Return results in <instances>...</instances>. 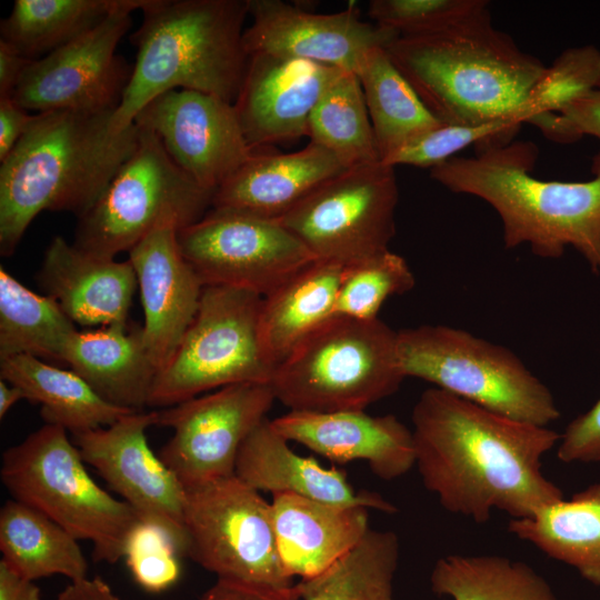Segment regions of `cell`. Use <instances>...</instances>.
Listing matches in <instances>:
<instances>
[{
    "instance_id": "6da1fadb",
    "label": "cell",
    "mask_w": 600,
    "mask_h": 600,
    "mask_svg": "<svg viewBox=\"0 0 600 600\" xmlns=\"http://www.w3.org/2000/svg\"><path fill=\"white\" fill-rule=\"evenodd\" d=\"M419 474L451 513L487 522L493 510L521 519L563 497L542 473V458L560 434L484 409L439 388L412 410Z\"/></svg>"
},
{
    "instance_id": "7a4b0ae2",
    "label": "cell",
    "mask_w": 600,
    "mask_h": 600,
    "mask_svg": "<svg viewBox=\"0 0 600 600\" xmlns=\"http://www.w3.org/2000/svg\"><path fill=\"white\" fill-rule=\"evenodd\" d=\"M114 111L36 113L0 167V253L11 256L42 211L78 218L134 152L139 128L112 126Z\"/></svg>"
},
{
    "instance_id": "3957f363",
    "label": "cell",
    "mask_w": 600,
    "mask_h": 600,
    "mask_svg": "<svg viewBox=\"0 0 600 600\" xmlns=\"http://www.w3.org/2000/svg\"><path fill=\"white\" fill-rule=\"evenodd\" d=\"M539 156L531 141L476 149L430 169L454 193L477 197L498 213L507 249L529 246L538 257L560 258L574 248L600 274V152L587 181L542 180L532 170Z\"/></svg>"
},
{
    "instance_id": "277c9868",
    "label": "cell",
    "mask_w": 600,
    "mask_h": 600,
    "mask_svg": "<svg viewBox=\"0 0 600 600\" xmlns=\"http://www.w3.org/2000/svg\"><path fill=\"white\" fill-rule=\"evenodd\" d=\"M391 61L443 123L472 126L516 117L547 66L496 29L489 10L448 28L398 36Z\"/></svg>"
},
{
    "instance_id": "5b68a950",
    "label": "cell",
    "mask_w": 600,
    "mask_h": 600,
    "mask_svg": "<svg viewBox=\"0 0 600 600\" xmlns=\"http://www.w3.org/2000/svg\"><path fill=\"white\" fill-rule=\"evenodd\" d=\"M131 34L136 63L112 126L123 130L153 98L194 90L234 103L249 57L243 47L248 0H148Z\"/></svg>"
},
{
    "instance_id": "8992f818",
    "label": "cell",
    "mask_w": 600,
    "mask_h": 600,
    "mask_svg": "<svg viewBox=\"0 0 600 600\" xmlns=\"http://www.w3.org/2000/svg\"><path fill=\"white\" fill-rule=\"evenodd\" d=\"M397 340L379 318L333 316L274 369L269 384L290 411L364 410L404 379Z\"/></svg>"
},
{
    "instance_id": "52a82bcc",
    "label": "cell",
    "mask_w": 600,
    "mask_h": 600,
    "mask_svg": "<svg viewBox=\"0 0 600 600\" xmlns=\"http://www.w3.org/2000/svg\"><path fill=\"white\" fill-rule=\"evenodd\" d=\"M67 432L46 423L7 449L1 481L12 499L42 512L77 540L89 541L96 561L114 563L123 558L140 519L92 479Z\"/></svg>"
},
{
    "instance_id": "ba28073f",
    "label": "cell",
    "mask_w": 600,
    "mask_h": 600,
    "mask_svg": "<svg viewBox=\"0 0 600 600\" xmlns=\"http://www.w3.org/2000/svg\"><path fill=\"white\" fill-rule=\"evenodd\" d=\"M397 348L404 378L518 421L548 427L560 418L550 389L503 346L462 329L424 324L398 331Z\"/></svg>"
},
{
    "instance_id": "9c48e42d",
    "label": "cell",
    "mask_w": 600,
    "mask_h": 600,
    "mask_svg": "<svg viewBox=\"0 0 600 600\" xmlns=\"http://www.w3.org/2000/svg\"><path fill=\"white\" fill-rule=\"evenodd\" d=\"M138 128L134 152L97 202L78 218L72 244L80 250L114 258L157 227L172 224L180 230L212 208L214 192L188 176L154 133Z\"/></svg>"
},
{
    "instance_id": "30bf717a",
    "label": "cell",
    "mask_w": 600,
    "mask_h": 600,
    "mask_svg": "<svg viewBox=\"0 0 600 600\" xmlns=\"http://www.w3.org/2000/svg\"><path fill=\"white\" fill-rule=\"evenodd\" d=\"M263 297L203 287L197 313L154 379L149 408H167L238 383H270L274 369L259 337Z\"/></svg>"
},
{
    "instance_id": "8fae6325",
    "label": "cell",
    "mask_w": 600,
    "mask_h": 600,
    "mask_svg": "<svg viewBox=\"0 0 600 600\" xmlns=\"http://www.w3.org/2000/svg\"><path fill=\"white\" fill-rule=\"evenodd\" d=\"M187 557L218 579L289 588L271 503L236 476L187 489Z\"/></svg>"
},
{
    "instance_id": "7c38bea8",
    "label": "cell",
    "mask_w": 600,
    "mask_h": 600,
    "mask_svg": "<svg viewBox=\"0 0 600 600\" xmlns=\"http://www.w3.org/2000/svg\"><path fill=\"white\" fill-rule=\"evenodd\" d=\"M399 189L382 161L328 179L279 220L319 261L347 266L389 250Z\"/></svg>"
},
{
    "instance_id": "4fadbf2b",
    "label": "cell",
    "mask_w": 600,
    "mask_h": 600,
    "mask_svg": "<svg viewBox=\"0 0 600 600\" xmlns=\"http://www.w3.org/2000/svg\"><path fill=\"white\" fill-rule=\"evenodd\" d=\"M182 256L203 287H231L266 297L317 261L279 219L211 208L178 231Z\"/></svg>"
},
{
    "instance_id": "5bb4252c",
    "label": "cell",
    "mask_w": 600,
    "mask_h": 600,
    "mask_svg": "<svg viewBox=\"0 0 600 600\" xmlns=\"http://www.w3.org/2000/svg\"><path fill=\"white\" fill-rule=\"evenodd\" d=\"M148 0H123L103 21L71 42L30 62L12 99L37 113L116 111L132 67L116 53L131 27V12Z\"/></svg>"
},
{
    "instance_id": "9a60e30c",
    "label": "cell",
    "mask_w": 600,
    "mask_h": 600,
    "mask_svg": "<svg viewBox=\"0 0 600 600\" xmlns=\"http://www.w3.org/2000/svg\"><path fill=\"white\" fill-rule=\"evenodd\" d=\"M274 401L268 383H238L157 410L156 426L173 430L158 456L186 490L232 477L241 444Z\"/></svg>"
},
{
    "instance_id": "2e32d148",
    "label": "cell",
    "mask_w": 600,
    "mask_h": 600,
    "mask_svg": "<svg viewBox=\"0 0 600 600\" xmlns=\"http://www.w3.org/2000/svg\"><path fill=\"white\" fill-rule=\"evenodd\" d=\"M157 423V410L128 413L113 424L72 434L83 461L141 521L166 530L187 557L184 524L187 492L178 477L149 447L147 429Z\"/></svg>"
},
{
    "instance_id": "e0dca14e",
    "label": "cell",
    "mask_w": 600,
    "mask_h": 600,
    "mask_svg": "<svg viewBox=\"0 0 600 600\" xmlns=\"http://www.w3.org/2000/svg\"><path fill=\"white\" fill-rule=\"evenodd\" d=\"M133 122L154 133L171 159L212 192L253 153L233 103L213 94L167 91L149 101Z\"/></svg>"
},
{
    "instance_id": "ac0fdd59",
    "label": "cell",
    "mask_w": 600,
    "mask_h": 600,
    "mask_svg": "<svg viewBox=\"0 0 600 600\" xmlns=\"http://www.w3.org/2000/svg\"><path fill=\"white\" fill-rule=\"evenodd\" d=\"M252 23L244 29L248 57L264 53L309 60L358 74L367 56L399 34L360 19L349 8L312 13L281 0H248Z\"/></svg>"
},
{
    "instance_id": "d6986e66",
    "label": "cell",
    "mask_w": 600,
    "mask_h": 600,
    "mask_svg": "<svg viewBox=\"0 0 600 600\" xmlns=\"http://www.w3.org/2000/svg\"><path fill=\"white\" fill-rule=\"evenodd\" d=\"M342 72L309 60L250 56L233 106L251 149L307 136L313 107Z\"/></svg>"
},
{
    "instance_id": "ffe728a7",
    "label": "cell",
    "mask_w": 600,
    "mask_h": 600,
    "mask_svg": "<svg viewBox=\"0 0 600 600\" xmlns=\"http://www.w3.org/2000/svg\"><path fill=\"white\" fill-rule=\"evenodd\" d=\"M271 421L289 442H298L338 464L366 461L386 481L402 477L414 466L412 430L393 414L289 411Z\"/></svg>"
},
{
    "instance_id": "44dd1931",
    "label": "cell",
    "mask_w": 600,
    "mask_h": 600,
    "mask_svg": "<svg viewBox=\"0 0 600 600\" xmlns=\"http://www.w3.org/2000/svg\"><path fill=\"white\" fill-rule=\"evenodd\" d=\"M178 231L172 224L159 226L129 251L144 314L143 337L158 372L193 320L203 290L181 253Z\"/></svg>"
},
{
    "instance_id": "7402d4cb",
    "label": "cell",
    "mask_w": 600,
    "mask_h": 600,
    "mask_svg": "<svg viewBox=\"0 0 600 600\" xmlns=\"http://www.w3.org/2000/svg\"><path fill=\"white\" fill-rule=\"evenodd\" d=\"M39 286L74 324H127L138 287L130 260L91 254L62 237L49 243L38 272Z\"/></svg>"
},
{
    "instance_id": "603a6c76",
    "label": "cell",
    "mask_w": 600,
    "mask_h": 600,
    "mask_svg": "<svg viewBox=\"0 0 600 600\" xmlns=\"http://www.w3.org/2000/svg\"><path fill=\"white\" fill-rule=\"evenodd\" d=\"M234 476L250 488L272 496L293 493L324 502L397 512L393 503L376 492H354L344 471L326 468L312 457L296 453L268 418L241 444Z\"/></svg>"
},
{
    "instance_id": "cb8c5ba5",
    "label": "cell",
    "mask_w": 600,
    "mask_h": 600,
    "mask_svg": "<svg viewBox=\"0 0 600 600\" xmlns=\"http://www.w3.org/2000/svg\"><path fill=\"white\" fill-rule=\"evenodd\" d=\"M346 169L331 151L312 142L289 153L253 150L251 158L216 190L212 208L280 219Z\"/></svg>"
},
{
    "instance_id": "d4e9b609",
    "label": "cell",
    "mask_w": 600,
    "mask_h": 600,
    "mask_svg": "<svg viewBox=\"0 0 600 600\" xmlns=\"http://www.w3.org/2000/svg\"><path fill=\"white\" fill-rule=\"evenodd\" d=\"M278 552L290 578L320 574L370 529L368 508L324 502L293 493L272 496Z\"/></svg>"
},
{
    "instance_id": "484cf974",
    "label": "cell",
    "mask_w": 600,
    "mask_h": 600,
    "mask_svg": "<svg viewBox=\"0 0 600 600\" xmlns=\"http://www.w3.org/2000/svg\"><path fill=\"white\" fill-rule=\"evenodd\" d=\"M62 362L108 402L132 411L148 407L158 369L142 327L127 323L77 330L64 348Z\"/></svg>"
},
{
    "instance_id": "4316f807",
    "label": "cell",
    "mask_w": 600,
    "mask_h": 600,
    "mask_svg": "<svg viewBox=\"0 0 600 600\" xmlns=\"http://www.w3.org/2000/svg\"><path fill=\"white\" fill-rule=\"evenodd\" d=\"M342 270L339 263L317 260L263 297L259 337L273 369L333 317Z\"/></svg>"
},
{
    "instance_id": "83f0119b",
    "label": "cell",
    "mask_w": 600,
    "mask_h": 600,
    "mask_svg": "<svg viewBox=\"0 0 600 600\" xmlns=\"http://www.w3.org/2000/svg\"><path fill=\"white\" fill-rule=\"evenodd\" d=\"M0 377L20 388L26 400L40 406L46 423L60 426L71 434L111 426L137 412L108 402L74 371L32 356L0 360Z\"/></svg>"
},
{
    "instance_id": "f1b7e54d",
    "label": "cell",
    "mask_w": 600,
    "mask_h": 600,
    "mask_svg": "<svg viewBox=\"0 0 600 600\" xmlns=\"http://www.w3.org/2000/svg\"><path fill=\"white\" fill-rule=\"evenodd\" d=\"M508 530L600 587V483L548 504L531 517L510 519Z\"/></svg>"
},
{
    "instance_id": "f546056e",
    "label": "cell",
    "mask_w": 600,
    "mask_h": 600,
    "mask_svg": "<svg viewBox=\"0 0 600 600\" xmlns=\"http://www.w3.org/2000/svg\"><path fill=\"white\" fill-rule=\"evenodd\" d=\"M73 536L34 508L8 500L0 510V550L11 569L32 581L60 574L88 578V562Z\"/></svg>"
},
{
    "instance_id": "4dcf8cb0",
    "label": "cell",
    "mask_w": 600,
    "mask_h": 600,
    "mask_svg": "<svg viewBox=\"0 0 600 600\" xmlns=\"http://www.w3.org/2000/svg\"><path fill=\"white\" fill-rule=\"evenodd\" d=\"M358 77L381 161L443 123L398 70L386 48L367 56Z\"/></svg>"
},
{
    "instance_id": "1f68e13d",
    "label": "cell",
    "mask_w": 600,
    "mask_h": 600,
    "mask_svg": "<svg viewBox=\"0 0 600 600\" xmlns=\"http://www.w3.org/2000/svg\"><path fill=\"white\" fill-rule=\"evenodd\" d=\"M77 330L52 298L0 268V360L27 354L63 363L64 348Z\"/></svg>"
},
{
    "instance_id": "d6a6232c",
    "label": "cell",
    "mask_w": 600,
    "mask_h": 600,
    "mask_svg": "<svg viewBox=\"0 0 600 600\" xmlns=\"http://www.w3.org/2000/svg\"><path fill=\"white\" fill-rule=\"evenodd\" d=\"M430 583L452 600H559L532 567L502 556H446L434 563Z\"/></svg>"
},
{
    "instance_id": "836d02e7",
    "label": "cell",
    "mask_w": 600,
    "mask_h": 600,
    "mask_svg": "<svg viewBox=\"0 0 600 600\" xmlns=\"http://www.w3.org/2000/svg\"><path fill=\"white\" fill-rule=\"evenodd\" d=\"M400 542L396 532L369 529L320 574L297 584L301 600H396Z\"/></svg>"
},
{
    "instance_id": "e575fe53",
    "label": "cell",
    "mask_w": 600,
    "mask_h": 600,
    "mask_svg": "<svg viewBox=\"0 0 600 600\" xmlns=\"http://www.w3.org/2000/svg\"><path fill=\"white\" fill-rule=\"evenodd\" d=\"M123 0H16L1 20V41L38 59L94 28Z\"/></svg>"
},
{
    "instance_id": "d590c367",
    "label": "cell",
    "mask_w": 600,
    "mask_h": 600,
    "mask_svg": "<svg viewBox=\"0 0 600 600\" xmlns=\"http://www.w3.org/2000/svg\"><path fill=\"white\" fill-rule=\"evenodd\" d=\"M307 136L347 169L381 161L357 73L343 71L323 91L310 113Z\"/></svg>"
},
{
    "instance_id": "8d00e7d4",
    "label": "cell",
    "mask_w": 600,
    "mask_h": 600,
    "mask_svg": "<svg viewBox=\"0 0 600 600\" xmlns=\"http://www.w3.org/2000/svg\"><path fill=\"white\" fill-rule=\"evenodd\" d=\"M414 284L407 261L390 249L343 266L333 316L377 319L389 297L406 293Z\"/></svg>"
},
{
    "instance_id": "74e56055",
    "label": "cell",
    "mask_w": 600,
    "mask_h": 600,
    "mask_svg": "<svg viewBox=\"0 0 600 600\" xmlns=\"http://www.w3.org/2000/svg\"><path fill=\"white\" fill-rule=\"evenodd\" d=\"M600 86V49L594 46L563 50L547 67L521 107V118L559 113L572 102L583 98Z\"/></svg>"
},
{
    "instance_id": "f35d334b",
    "label": "cell",
    "mask_w": 600,
    "mask_h": 600,
    "mask_svg": "<svg viewBox=\"0 0 600 600\" xmlns=\"http://www.w3.org/2000/svg\"><path fill=\"white\" fill-rule=\"evenodd\" d=\"M521 124L516 117L472 126L442 123L412 140L382 162L391 167L403 164L432 169L456 157L467 147L474 146L479 149L510 142Z\"/></svg>"
},
{
    "instance_id": "ab89813d",
    "label": "cell",
    "mask_w": 600,
    "mask_h": 600,
    "mask_svg": "<svg viewBox=\"0 0 600 600\" xmlns=\"http://www.w3.org/2000/svg\"><path fill=\"white\" fill-rule=\"evenodd\" d=\"M489 10L486 0H372L368 16L399 36L441 30Z\"/></svg>"
},
{
    "instance_id": "60d3db41",
    "label": "cell",
    "mask_w": 600,
    "mask_h": 600,
    "mask_svg": "<svg viewBox=\"0 0 600 600\" xmlns=\"http://www.w3.org/2000/svg\"><path fill=\"white\" fill-rule=\"evenodd\" d=\"M180 557L166 530L141 520L131 530L123 556L136 582L150 592H161L177 582Z\"/></svg>"
},
{
    "instance_id": "b9f144b4",
    "label": "cell",
    "mask_w": 600,
    "mask_h": 600,
    "mask_svg": "<svg viewBox=\"0 0 600 600\" xmlns=\"http://www.w3.org/2000/svg\"><path fill=\"white\" fill-rule=\"evenodd\" d=\"M529 123L536 126L547 139L558 143H572L584 136L600 141V86L559 113L542 114Z\"/></svg>"
},
{
    "instance_id": "7bdbcfd3",
    "label": "cell",
    "mask_w": 600,
    "mask_h": 600,
    "mask_svg": "<svg viewBox=\"0 0 600 600\" xmlns=\"http://www.w3.org/2000/svg\"><path fill=\"white\" fill-rule=\"evenodd\" d=\"M557 457L566 463L600 464V399L560 434Z\"/></svg>"
},
{
    "instance_id": "ee69618b",
    "label": "cell",
    "mask_w": 600,
    "mask_h": 600,
    "mask_svg": "<svg viewBox=\"0 0 600 600\" xmlns=\"http://www.w3.org/2000/svg\"><path fill=\"white\" fill-rule=\"evenodd\" d=\"M201 600H301L297 584L270 588L218 579Z\"/></svg>"
},
{
    "instance_id": "f6af8a7d",
    "label": "cell",
    "mask_w": 600,
    "mask_h": 600,
    "mask_svg": "<svg viewBox=\"0 0 600 600\" xmlns=\"http://www.w3.org/2000/svg\"><path fill=\"white\" fill-rule=\"evenodd\" d=\"M36 114L19 106L11 96L0 97V161L7 159L33 122Z\"/></svg>"
},
{
    "instance_id": "bcb514c9",
    "label": "cell",
    "mask_w": 600,
    "mask_h": 600,
    "mask_svg": "<svg viewBox=\"0 0 600 600\" xmlns=\"http://www.w3.org/2000/svg\"><path fill=\"white\" fill-rule=\"evenodd\" d=\"M32 60L0 40V97L12 94Z\"/></svg>"
},
{
    "instance_id": "7dc6e473",
    "label": "cell",
    "mask_w": 600,
    "mask_h": 600,
    "mask_svg": "<svg viewBox=\"0 0 600 600\" xmlns=\"http://www.w3.org/2000/svg\"><path fill=\"white\" fill-rule=\"evenodd\" d=\"M0 600H41L40 589L0 560Z\"/></svg>"
},
{
    "instance_id": "c3c4849f",
    "label": "cell",
    "mask_w": 600,
    "mask_h": 600,
    "mask_svg": "<svg viewBox=\"0 0 600 600\" xmlns=\"http://www.w3.org/2000/svg\"><path fill=\"white\" fill-rule=\"evenodd\" d=\"M57 600H121L99 578H84L70 583L58 594Z\"/></svg>"
},
{
    "instance_id": "681fc988",
    "label": "cell",
    "mask_w": 600,
    "mask_h": 600,
    "mask_svg": "<svg viewBox=\"0 0 600 600\" xmlns=\"http://www.w3.org/2000/svg\"><path fill=\"white\" fill-rule=\"evenodd\" d=\"M21 399H24V394L20 388L2 379L0 380V418L1 419Z\"/></svg>"
}]
</instances>
